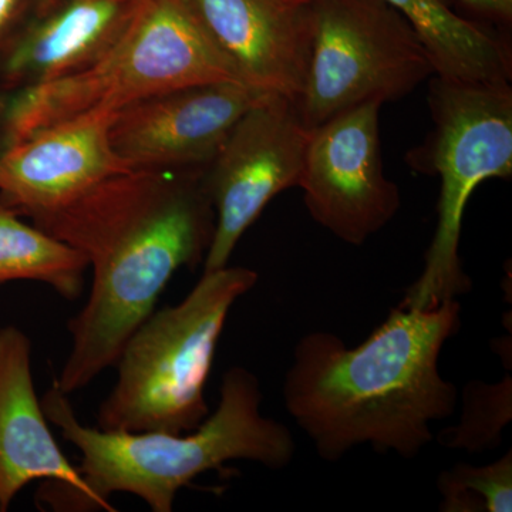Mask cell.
Returning a JSON list of instances; mask_svg holds the SVG:
<instances>
[{"instance_id":"obj_1","label":"cell","mask_w":512,"mask_h":512,"mask_svg":"<svg viewBox=\"0 0 512 512\" xmlns=\"http://www.w3.org/2000/svg\"><path fill=\"white\" fill-rule=\"evenodd\" d=\"M205 170L126 171L32 217L93 269L86 305L69 323V356L53 383L66 396L116 365L175 272L205 259L215 231Z\"/></svg>"},{"instance_id":"obj_2","label":"cell","mask_w":512,"mask_h":512,"mask_svg":"<svg viewBox=\"0 0 512 512\" xmlns=\"http://www.w3.org/2000/svg\"><path fill=\"white\" fill-rule=\"evenodd\" d=\"M460 326V303L430 311L397 306L365 342L312 332L293 350L285 407L330 463L357 446L403 458L434 440L431 424L456 412L457 387L440 373L444 345Z\"/></svg>"},{"instance_id":"obj_3","label":"cell","mask_w":512,"mask_h":512,"mask_svg":"<svg viewBox=\"0 0 512 512\" xmlns=\"http://www.w3.org/2000/svg\"><path fill=\"white\" fill-rule=\"evenodd\" d=\"M261 403V384L244 367L225 373L215 412L181 434L84 426L69 396L55 384L42 399L46 419L79 450L77 468L101 510L111 512L116 510L109 498L116 493L136 495L151 511L171 512L181 488L229 461H252L271 470L288 467L295 440L285 424L262 414Z\"/></svg>"},{"instance_id":"obj_4","label":"cell","mask_w":512,"mask_h":512,"mask_svg":"<svg viewBox=\"0 0 512 512\" xmlns=\"http://www.w3.org/2000/svg\"><path fill=\"white\" fill-rule=\"evenodd\" d=\"M258 274L244 266L204 272L184 301L151 313L128 338L116 384L97 414L106 431L197 429L208 416L205 384L232 306Z\"/></svg>"},{"instance_id":"obj_5","label":"cell","mask_w":512,"mask_h":512,"mask_svg":"<svg viewBox=\"0 0 512 512\" xmlns=\"http://www.w3.org/2000/svg\"><path fill=\"white\" fill-rule=\"evenodd\" d=\"M239 82L181 0H141L133 22L86 69L23 87L2 114V148L62 121L117 111L178 87Z\"/></svg>"},{"instance_id":"obj_6","label":"cell","mask_w":512,"mask_h":512,"mask_svg":"<svg viewBox=\"0 0 512 512\" xmlns=\"http://www.w3.org/2000/svg\"><path fill=\"white\" fill-rule=\"evenodd\" d=\"M429 100L433 131L407 156L419 173L439 175L437 228L419 279L400 306L430 311L471 289L461 264L464 211L473 192L491 178L512 175L510 83L461 82L434 76Z\"/></svg>"},{"instance_id":"obj_7","label":"cell","mask_w":512,"mask_h":512,"mask_svg":"<svg viewBox=\"0 0 512 512\" xmlns=\"http://www.w3.org/2000/svg\"><path fill=\"white\" fill-rule=\"evenodd\" d=\"M308 77L296 103L315 128L370 100H399L433 76L410 23L383 0H312Z\"/></svg>"},{"instance_id":"obj_8","label":"cell","mask_w":512,"mask_h":512,"mask_svg":"<svg viewBox=\"0 0 512 512\" xmlns=\"http://www.w3.org/2000/svg\"><path fill=\"white\" fill-rule=\"evenodd\" d=\"M311 131L296 103L274 94L235 123L204 174L215 211L204 272L227 266L239 239L266 205L298 187Z\"/></svg>"},{"instance_id":"obj_9","label":"cell","mask_w":512,"mask_h":512,"mask_svg":"<svg viewBox=\"0 0 512 512\" xmlns=\"http://www.w3.org/2000/svg\"><path fill=\"white\" fill-rule=\"evenodd\" d=\"M382 106L366 101L312 128L298 184L313 220L353 247L382 231L402 204L384 174Z\"/></svg>"},{"instance_id":"obj_10","label":"cell","mask_w":512,"mask_h":512,"mask_svg":"<svg viewBox=\"0 0 512 512\" xmlns=\"http://www.w3.org/2000/svg\"><path fill=\"white\" fill-rule=\"evenodd\" d=\"M268 96L238 82L153 94L114 113L111 147L130 170L207 168L235 123Z\"/></svg>"},{"instance_id":"obj_11","label":"cell","mask_w":512,"mask_h":512,"mask_svg":"<svg viewBox=\"0 0 512 512\" xmlns=\"http://www.w3.org/2000/svg\"><path fill=\"white\" fill-rule=\"evenodd\" d=\"M181 3L239 82L298 103L311 62L312 0Z\"/></svg>"},{"instance_id":"obj_12","label":"cell","mask_w":512,"mask_h":512,"mask_svg":"<svg viewBox=\"0 0 512 512\" xmlns=\"http://www.w3.org/2000/svg\"><path fill=\"white\" fill-rule=\"evenodd\" d=\"M116 111H97L43 128L0 151V201L35 217L62 207L113 175L130 171L111 147Z\"/></svg>"},{"instance_id":"obj_13","label":"cell","mask_w":512,"mask_h":512,"mask_svg":"<svg viewBox=\"0 0 512 512\" xmlns=\"http://www.w3.org/2000/svg\"><path fill=\"white\" fill-rule=\"evenodd\" d=\"M36 480L52 481L77 505L101 510L49 429L33 384L30 339L16 326H5L0 329V511Z\"/></svg>"},{"instance_id":"obj_14","label":"cell","mask_w":512,"mask_h":512,"mask_svg":"<svg viewBox=\"0 0 512 512\" xmlns=\"http://www.w3.org/2000/svg\"><path fill=\"white\" fill-rule=\"evenodd\" d=\"M141 0H60L13 40L2 64L10 89L50 82L86 69L116 45Z\"/></svg>"},{"instance_id":"obj_15","label":"cell","mask_w":512,"mask_h":512,"mask_svg":"<svg viewBox=\"0 0 512 512\" xmlns=\"http://www.w3.org/2000/svg\"><path fill=\"white\" fill-rule=\"evenodd\" d=\"M419 36L433 76L461 82L511 83L512 50L504 37L463 18L443 0H383Z\"/></svg>"},{"instance_id":"obj_16","label":"cell","mask_w":512,"mask_h":512,"mask_svg":"<svg viewBox=\"0 0 512 512\" xmlns=\"http://www.w3.org/2000/svg\"><path fill=\"white\" fill-rule=\"evenodd\" d=\"M19 217L0 201V286L12 281L42 282L69 301L79 298L89 269L87 259Z\"/></svg>"},{"instance_id":"obj_17","label":"cell","mask_w":512,"mask_h":512,"mask_svg":"<svg viewBox=\"0 0 512 512\" xmlns=\"http://www.w3.org/2000/svg\"><path fill=\"white\" fill-rule=\"evenodd\" d=\"M463 410L457 424L440 431L437 441L450 450L477 454L500 446L512 420V377L498 383L471 380L461 394Z\"/></svg>"},{"instance_id":"obj_18","label":"cell","mask_w":512,"mask_h":512,"mask_svg":"<svg viewBox=\"0 0 512 512\" xmlns=\"http://www.w3.org/2000/svg\"><path fill=\"white\" fill-rule=\"evenodd\" d=\"M441 511L511 512L512 451L487 466L457 464L437 480Z\"/></svg>"},{"instance_id":"obj_19","label":"cell","mask_w":512,"mask_h":512,"mask_svg":"<svg viewBox=\"0 0 512 512\" xmlns=\"http://www.w3.org/2000/svg\"><path fill=\"white\" fill-rule=\"evenodd\" d=\"M478 18L495 23V25H511L512 0H461Z\"/></svg>"},{"instance_id":"obj_20","label":"cell","mask_w":512,"mask_h":512,"mask_svg":"<svg viewBox=\"0 0 512 512\" xmlns=\"http://www.w3.org/2000/svg\"><path fill=\"white\" fill-rule=\"evenodd\" d=\"M23 0H0V36L6 26L15 18Z\"/></svg>"}]
</instances>
